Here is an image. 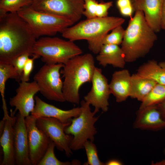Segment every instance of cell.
<instances>
[{
	"instance_id": "36",
	"label": "cell",
	"mask_w": 165,
	"mask_h": 165,
	"mask_svg": "<svg viewBox=\"0 0 165 165\" xmlns=\"http://www.w3.org/2000/svg\"><path fill=\"white\" fill-rule=\"evenodd\" d=\"M157 106L162 118L165 120V100Z\"/></svg>"
},
{
	"instance_id": "4",
	"label": "cell",
	"mask_w": 165,
	"mask_h": 165,
	"mask_svg": "<svg viewBox=\"0 0 165 165\" xmlns=\"http://www.w3.org/2000/svg\"><path fill=\"white\" fill-rule=\"evenodd\" d=\"M95 67L94 57L90 53L75 56L64 64L60 72L64 78L62 91L66 101L79 103L80 88L91 82Z\"/></svg>"
},
{
	"instance_id": "25",
	"label": "cell",
	"mask_w": 165,
	"mask_h": 165,
	"mask_svg": "<svg viewBox=\"0 0 165 165\" xmlns=\"http://www.w3.org/2000/svg\"><path fill=\"white\" fill-rule=\"evenodd\" d=\"M56 147L54 142L50 140L46 151L38 165H70L69 161L62 162L56 157L54 152Z\"/></svg>"
},
{
	"instance_id": "31",
	"label": "cell",
	"mask_w": 165,
	"mask_h": 165,
	"mask_svg": "<svg viewBox=\"0 0 165 165\" xmlns=\"http://www.w3.org/2000/svg\"><path fill=\"white\" fill-rule=\"evenodd\" d=\"M39 57L34 55L31 58L30 57L27 60L24 66L20 82H28L29 80L30 75L34 67V60Z\"/></svg>"
},
{
	"instance_id": "13",
	"label": "cell",
	"mask_w": 165,
	"mask_h": 165,
	"mask_svg": "<svg viewBox=\"0 0 165 165\" xmlns=\"http://www.w3.org/2000/svg\"><path fill=\"white\" fill-rule=\"evenodd\" d=\"M39 89L36 82H21L16 90V94L11 98L9 102L10 105L15 108L13 112L14 115L18 110L19 112L25 118L29 116L33 110L35 106V94Z\"/></svg>"
},
{
	"instance_id": "26",
	"label": "cell",
	"mask_w": 165,
	"mask_h": 165,
	"mask_svg": "<svg viewBox=\"0 0 165 165\" xmlns=\"http://www.w3.org/2000/svg\"><path fill=\"white\" fill-rule=\"evenodd\" d=\"M32 0H0V9L7 13H17L22 8L30 6Z\"/></svg>"
},
{
	"instance_id": "15",
	"label": "cell",
	"mask_w": 165,
	"mask_h": 165,
	"mask_svg": "<svg viewBox=\"0 0 165 165\" xmlns=\"http://www.w3.org/2000/svg\"><path fill=\"white\" fill-rule=\"evenodd\" d=\"M35 104L31 115L37 119L41 117H51L56 119L63 123L71 122L73 118L79 116L81 112V107L64 110L48 104L42 100L38 96L35 97Z\"/></svg>"
},
{
	"instance_id": "19",
	"label": "cell",
	"mask_w": 165,
	"mask_h": 165,
	"mask_svg": "<svg viewBox=\"0 0 165 165\" xmlns=\"http://www.w3.org/2000/svg\"><path fill=\"white\" fill-rule=\"evenodd\" d=\"M131 76L126 69L115 71L113 74L109 87L111 94L117 102H123L130 96Z\"/></svg>"
},
{
	"instance_id": "11",
	"label": "cell",
	"mask_w": 165,
	"mask_h": 165,
	"mask_svg": "<svg viewBox=\"0 0 165 165\" xmlns=\"http://www.w3.org/2000/svg\"><path fill=\"white\" fill-rule=\"evenodd\" d=\"M37 118L31 115L25 118L31 165H38L45 154L50 141L36 125Z\"/></svg>"
},
{
	"instance_id": "27",
	"label": "cell",
	"mask_w": 165,
	"mask_h": 165,
	"mask_svg": "<svg viewBox=\"0 0 165 165\" xmlns=\"http://www.w3.org/2000/svg\"><path fill=\"white\" fill-rule=\"evenodd\" d=\"M107 34L103 40V45L113 44L119 45L121 44L124 36L125 30L122 25H118Z\"/></svg>"
},
{
	"instance_id": "22",
	"label": "cell",
	"mask_w": 165,
	"mask_h": 165,
	"mask_svg": "<svg viewBox=\"0 0 165 165\" xmlns=\"http://www.w3.org/2000/svg\"><path fill=\"white\" fill-rule=\"evenodd\" d=\"M137 74L157 84L165 85V69L155 60L149 61L140 66Z\"/></svg>"
},
{
	"instance_id": "5",
	"label": "cell",
	"mask_w": 165,
	"mask_h": 165,
	"mask_svg": "<svg viewBox=\"0 0 165 165\" xmlns=\"http://www.w3.org/2000/svg\"><path fill=\"white\" fill-rule=\"evenodd\" d=\"M82 50L74 42L57 37H43L36 40L33 55L47 64H65L73 57L81 54Z\"/></svg>"
},
{
	"instance_id": "14",
	"label": "cell",
	"mask_w": 165,
	"mask_h": 165,
	"mask_svg": "<svg viewBox=\"0 0 165 165\" xmlns=\"http://www.w3.org/2000/svg\"><path fill=\"white\" fill-rule=\"evenodd\" d=\"M14 144L16 165H31L25 118L18 112L14 125Z\"/></svg>"
},
{
	"instance_id": "8",
	"label": "cell",
	"mask_w": 165,
	"mask_h": 165,
	"mask_svg": "<svg viewBox=\"0 0 165 165\" xmlns=\"http://www.w3.org/2000/svg\"><path fill=\"white\" fill-rule=\"evenodd\" d=\"M64 65L62 64H45L34 77L39 92L49 100L60 102L66 101L62 91L63 82L60 74V70Z\"/></svg>"
},
{
	"instance_id": "18",
	"label": "cell",
	"mask_w": 165,
	"mask_h": 165,
	"mask_svg": "<svg viewBox=\"0 0 165 165\" xmlns=\"http://www.w3.org/2000/svg\"><path fill=\"white\" fill-rule=\"evenodd\" d=\"M163 0H137L132 3L134 10L143 11L148 24L156 32L160 29L161 16Z\"/></svg>"
},
{
	"instance_id": "28",
	"label": "cell",
	"mask_w": 165,
	"mask_h": 165,
	"mask_svg": "<svg viewBox=\"0 0 165 165\" xmlns=\"http://www.w3.org/2000/svg\"><path fill=\"white\" fill-rule=\"evenodd\" d=\"M90 141H86L84 145L87 157V162L85 165H104L105 163L99 160L96 145Z\"/></svg>"
},
{
	"instance_id": "23",
	"label": "cell",
	"mask_w": 165,
	"mask_h": 165,
	"mask_svg": "<svg viewBox=\"0 0 165 165\" xmlns=\"http://www.w3.org/2000/svg\"><path fill=\"white\" fill-rule=\"evenodd\" d=\"M165 100V85L157 83L141 101L139 109L157 105Z\"/></svg>"
},
{
	"instance_id": "24",
	"label": "cell",
	"mask_w": 165,
	"mask_h": 165,
	"mask_svg": "<svg viewBox=\"0 0 165 165\" xmlns=\"http://www.w3.org/2000/svg\"><path fill=\"white\" fill-rule=\"evenodd\" d=\"M9 79H15L19 82L20 78L11 63L0 62V92L2 104L6 103L4 93L6 81Z\"/></svg>"
},
{
	"instance_id": "16",
	"label": "cell",
	"mask_w": 165,
	"mask_h": 165,
	"mask_svg": "<svg viewBox=\"0 0 165 165\" xmlns=\"http://www.w3.org/2000/svg\"><path fill=\"white\" fill-rule=\"evenodd\" d=\"M11 116H4V127L0 129V143L3 153L1 165H16L14 144V125L16 116L11 110Z\"/></svg>"
},
{
	"instance_id": "30",
	"label": "cell",
	"mask_w": 165,
	"mask_h": 165,
	"mask_svg": "<svg viewBox=\"0 0 165 165\" xmlns=\"http://www.w3.org/2000/svg\"><path fill=\"white\" fill-rule=\"evenodd\" d=\"M97 3L95 0H84V10L83 15L87 19L97 17L96 11Z\"/></svg>"
},
{
	"instance_id": "12",
	"label": "cell",
	"mask_w": 165,
	"mask_h": 165,
	"mask_svg": "<svg viewBox=\"0 0 165 165\" xmlns=\"http://www.w3.org/2000/svg\"><path fill=\"white\" fill-rule=\"evenodd\" d=\"M90 90L84 97V100L99 111L104 112L108 110V99L110 94L109 84L106 78L102 73L101 69L95 67L91 81Z\"/></svg>"
},
{
	"instance_id": "37",
	"label": "cell",
	"mask_w": 165,
	"mask_h": 165,
	"mask_svg": "<svg viewBox=\"0 0 165 165\" xmlns=\"http://www.w3.org/2000/svg\"><path fill=\"white\" fill-rule=\"evenodd\" d=\"M106 165H122V163L119 160L115 159H111L105 163Z\"/></svg>"
},
{
	"instance_id": "6",
	"label": "cell",
	"mask_w": 165,
	"mask_h": 165,
	"mask_svg": "<svg viewBox=\"0 0 165 165\" xmlns=\"http://www.w3.org/2000/svg\"><path fill=\"white\" fill-rule=\"evenodd\" d=\"M17 13L27 23L36 39L42 36L62 33L74 24L65 17L38 11L29 6L22 8Z\"/></svg>"
},
{
	"instance_id": "38",
	"label": "cell",
	"mask_w": 165,
	"mask_h": 165,
	"mask_svg": "<svg viewBox=\"0 0 165 165\" xmlns=\"http://www.w3.org/2000/svg\"><path fill=\"white\" fill-rule=\"evenodd\" d=\"M159 64L163 68L165 69V61L159 63Z\"/></svg>"
},
{
	"instance_id": "39",
	"label": "cell",
	"mask_w": 165,
	"mask_h": 165,
	"mask_svg": "<svg viewBox=\"0 0 165 165\" xmlns=\"http://www.w3.org/2000/svg\"><path fill=\"white\" fill-rule=\"evenodd\" d=\"M131 1L132 2V3H133L134 2H135V1H136L137 0H131Z\"/></svg>"
},
{
	"instance_id": "3",
	"label": "cell",
	"mask_w": 165,
	"mask_h": 165,
	"mask_svg": "<svg viewBox=\"0 0 165 165\" xmlns=\"http://www.w3.org/2000/svg\"><path fill=\"white\" fill-rule=\"evenodd\" d=\"M124 21L122 18L112 16L87 19L66 28L62 32V35L72 42L87 40L89 50L94 54H98L103 45L105 36Z\"/></svg>"
},
{
	"instance_id": "10",
	"label": "cell",
	"mask_w": 165,
	"mask_h": 165,
	"mask_svg": "<svg viewBox=\"0 0 165 165\" xmlns=\"http://www.w3.org/2000/svg\"><path fill=\"white\" fill-rule=\"evenodd\" d=\"M71 123H63L51 117H41L36 119L37 127L54 142L58 150L64 152L67 157L70 156L72 154L70 144L73 136L66 134L64 130Z\"/></svg>"
},
{
	"instance_id": "35",
	"label": "cell",
	"mask_w": 165,
	"mask_h": 165,
	"mask_svg": "<svg viewBox=\"0 0 165 165\" xmlns=\"http://www.w3.org/2000/svg\"><path fill=\"white\" fill-rule=\"evenodd\" d=\"M131 0H118L117 6L119 9L132 5Z\"/></svg>"
},
{
	"instance_id": "2",
	"label": "cell",
	"mask_w": 165,
	"mask_h": 165,
	"mask_svg": "<svg viewBox=\"0 0 165 165\" xmlns=\"http://www.w3.org/2000/svg\"><path fill=\"white\" fill-rule=\"evenodd\" d=\"M155 33L147 22L143 11H136L125 30L121 44L126 62H134L148 54L157 39Z\"/></svg>"
},
{
	"instance_id": "7",
	"label": "cell",
	"mask_w": 165,
	"mask_h": 165,
	"mask_svg": "<svg viewBox=\"0 0 165 165\" xmlns=\"http://www.w3.org/2000/svg\"><path fill=\"white\" fill-rule=\"evenodd\" d=\"M80 105L81 112L79 116L71 119V124L64 130L66 134L73 136L70 144V148L73 150L84 148L85 143L88 140L93 142L97 133L94 124L99 117L94 116L99 111L94 109L92 112L90 105L84 100L81 101Z\"/></svg>"
},
{
	"instance_id": "20",
	"label": "cell",
	"mask_w": 165,
	"mask_h": 165,
	"mask_svg": "<svg viewBox=\"0 0 165 165\" xmlns=\"http://www.w3.org/2000/svg\"><path fill=\"white\" fill-rule=\"evenodd\" d=\"M96 57L99 64L104 67L108 64L113 67L123 68L126 62L124 53L119 45L105 44L102 46Z\"/></svg>"
},
{
	"instance_id": "32",
	"label": "cell",
	"mask_w": 165,
	"mask_h": 165,
	"mask_svg": "<svg viewBox=\"0 0 165 165\" xmlns=\"http://www.w3.org/2000/svg\"><path fill=\"white\" fill-rule=\"evenodd\" d=\"M113 2H107L97 3L96 9V16L97 17H103L107 16L109 9L112 6Z\"/></svg>"
},
{
	"instance_id": "1",
	"label": "cell",
	"mask_w": 165,
	"mask_h": 165,
	"mask_svg": "<svg viewBox=\"0 0 165 165\" xmlns=\"http://www.w3.org/2000/svg\"><path fill=\"white\" fill-rule=\"evenodd\" d=\"M36 39L17 13L0 12V62L11 63L26 53L33 55Z\"/></svg>"
},
{
	"instance_id": "33",
	"label": "cell",
	"mask_w": 165,
	"mask_h": 165,
	"mask_svg": "<svg viewBox=\"0 0 165 165\" xmlns=\"http://www.w3.org/2000/svg\"><path fill=\"white\" fill-rule=\"evenodd\" d=\"M120 13L124 16L131 17L133 11L134 10L132 5L119 9Z\"/></svg>"
},
{
	"instance_id": "29",
	"label": "cell",
	"mask_w": 165,
	"mask_h": 165,
	"mask_svg": "<svg viewBox=\"0 0 165 165\" xmlns=\"http://www.w3.org/2000/svg\"><path fill=\"white\" fill-rule=\"evenodd\" d=\"M33 55L29 53L23 54L15 59L12 64L16 72L20 78L22 75L23 69L27 60L30 56Z\"/></svg>"
},
{
	"instance_id": "34",
	"label": "cell",
	"mask_w": 165,
	"mask_h": 165,
	"mask_svg": "<svg viewBox=\"0 0 165 165\" xmlns=\"http://www.w3.org/2000/svg\"><path fill=\"white\" fill-rule=\"evenodd\" d=\"M160 25L161 29L165 30V0H163L162 6Z\"/></svg>"
},
{
	"instance_id": "21",
	"label": "cell",
	"mask_w": 165,
	"mask_h": 165,
	"mask_svg": "<svg viewBox=\"0 0 165 165\" xmlns=\"http://www.w3.org/2000/svg\"><path fill=\"white\" fill-rule=\"evenodd\" d=\"M156 84L154 81L137 73L133 74L131 76L130 97L141 102Z\"/></svg>"
},
{
	"instance_id": "9",
	"label": "cell",
	"mask_w": 165,
	"mask_h": 165,
	"mask_svg": "<svg viewBox=\"0 0 165 165\" xmlns=\"http://www.w3.org/2000/svg\"><path fill=\"white\" fill-rule=\"evenodd\" d=\"M84 0H32L29 6L40 12L65 17L74 23L83 15Z\"/></svg>"
},
{
	"instance_id": "17",
	"label": "cell",
	"mask_w": 165,
	"mask_h": 165,
	"mask_svg": "<svg viewBox=\"0 0 165 165\" xmlns=\"http://www.w3.org/2000/svg\"><path fill=\"white\" fill-rule=\"evenodd\" d=\"M134 125L136 129L156 131L165 128V120L157 105L150 106L139 109Z\"/></svg>"
},
{
	"instance_id": "40",
	"label": "cell",
	"mask_w": 165,
	"mask_h": 165,
	"mask_svg": "<svg viewBox=\"0 0 165 165\" xmlns=\"http://www.w3.org/2000/svg\"><path fill=\"white\" fill-rule=\"evenodd\" d=\"M164 154L165 155V149L164 150Z\"/></svg>"
}]
</instances>
